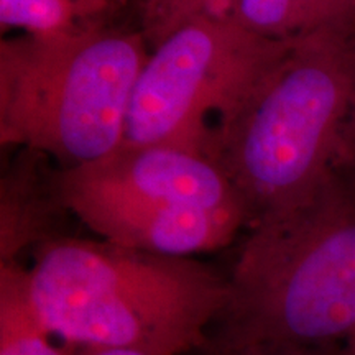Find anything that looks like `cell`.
<instances>
[{
	"instance_id": "cell-1",
	"label": "cell",
	"mask_w": 355,
	"mask_h": 355,
	"mask_svg": "<svg viewBox=\"0 0 355 355\" xmlns=\"http://www.w3.org/2000/svg\"><path fill=\"white\" fill-rule=\"evenodd\" d=\"M209 158L250 222L355 175V24L288 40L222 125Z\"/></svg>"
},
{
	"instance_id": "cell-2",
	"label": "cell",
	"mask_w": 355,
	"mask_h": 355,
	"mask_svg": "<svg viewBox=\"0 0 355 355\" xmlns=\"http://www.w3.org/2000/svg\"><path fill=\"white\" fill-rule=\"evenodd\" d=\"M28 283L38 316L58 339L150 355L206 344L229 293L227 279L189 257L79 239L44 242Z\"/></svg>"
},
{
	"instance_id": "cell-3",
	"label": "cell",
	"mask_w": 355,
	"mask_h": 355,
	"mask_svg": "<svg viewBox=\"0 0 355 355\" xmlns=\"http://www.w3.org/2000/svg\"><path fill=\"white\" fill-rule=\"evenodd\" d=\"M227 290L216 355L340 347L355 332V175L252 222Z\"/></svg>"
},
{
	"instance_id": "cell-4",
	"label": "cell",
	"mask_w": 355,
	"mask_h": 355,
	"mask_svg": "<svg viewBox=\"0 0 355 355\" xmlns=\"http://www.w3.org/2000/svg\"><path fill=\"white\" fill-rule=\"evenodd\" d=\"M148 46L144 30L125 25L74 38H3L2 145L56 158L63 168L117 152Z\"/></svg>"
},
{
	"instance_id": "cell-5",
	"label": "cell",
	"mask_w": 355,
	"mask_h": 355,
	"mask_svg": "<svg viewBox=\"0 0 355 355\" xmlns=\"http://www.w3.org/2000/svg\"><path fill=\"white\" fill-rule=\"evenodd\" d=\"M286 43L260 37L234 17L186 21L150 53L121 148L163 145L209 158L222 125Z\"/></svg>"
},
{
	"instance_id": "cell-6",
	"label": "cell",
	"mask_w": 355,
	"mask_h": 355,
	"mask_svg": "<svg viewBox=\"0 0 355 355\" xmlns=\"http://www.w3.org/2000/svg\"><path fill=\"white\" fill-rule=\"evenodd\" d=\"M63 209L112 245L148 254L189 257L220 248L248 220L241 209H201L127 196L73 183L56 171Z\"/></svg>"
},
{
	"instance_id": "cell-7",
	"label": "cell",
	"mask_w": 355,
	"mask_h": 355,
	"mask_svg": "<svg viewBox=\"0 0 355 355\" xmlns=\"http://www.w3.org/2000/svg\"><path fill=\"white\" fill-rule=\"evenodd\" d=\"M60 173L73 183L133 198L247 212L237 191L212 159L175 146L119 148L109 157L61 168Z\"/></svg>"
},
{
	"instance_id": "cell-8",
	"label": "cell",
	"mask_w": 355,
	"mask_h": 355,
	"mask_svg": "<svg viewBox=\"0 0 355 355\" xmlns=\"http://www.w3.org/2000/svg\"><path fill=\"white\" fill-rule=\"evenodd\" d=\"M135 0H0L2 30L38 38H74L122 25Z\"/></svg>"
},
{
	"instance_id": "cell-9",
	"label": "cell",
	"mask_w": 355,
	"mask_h": 355,
	"mask_svg": "<svg viewBox=\"0 0 355 355\" xmlns=\"http://www.w3.org/2000/svg\"><path fill=\"white\" fill-rule=\"evenodd\" d=\"M32 162L19 163L2 180V261H15L17 252L42 235L51 206H61L56 191V171L43 178Z\"/></svg>"
},
{
	"instance_id": "cell-10",
	"label": "cell",
	"mask_w": 355,
	"mask_h": 355,
	"mask_svg": "<svg viewBox=\"0 0 355 355\" xmlns=\"http://www.w3.org/2000/svg\"><path fill=\"white\" fill-rule=\"evenodd\" d=\"M234 19L270 40H295L355 24V0H242Z\"/></svg>"
},
{
	"instance_id": "cell-11",
	"label": "cell",
	"mask_w": 355,
	"mask_h": 355,
	"mask_svg": "<svg viewBox=\"0 0 355 355\" xmlns=\"http://www.w3.org/2000/svg\"><path fill=\"white\" fill-rule=\"evenodd\" d=\"M32 303L28 270L0 263V355H64Z\"/></svg>"
},
{
	"instance_id": "cell-12",
	"label": "cell",
	"mask_w": 355,
	"mask_h": 355,
	"mask_svg": "<svg viewBox=\"0 0 355 355\" xmlns=\"http://www.w3.org/2000/svg\"><path fill=\"white\" fill-rule=\"evenodd\" d=\"M242 0H163L152 24L144 30L150 46L199 17H234Z\"/></svg>"
},
{
	"instance_id": "cell-13",
	"label": "cell",
	"mask_w": 355,
	"mask_h": 355,
	"mask_svg": "<svg viewBox=\"0 0 355 355\" xmlns=\"http://www.w3.org/2000/svg\"><path fill=\"white\" fill-rule=\"evenodd\" d=\"M224 355H344L340 347H301V345H255Z\"/></svg>"
},
{
	"instance_id": "cell-14",
	"label": "cell",
	"mask_w": 355,
	"mask_h": 355,
	"mask_svg": "<svg viewBox=\"0 0 355 355\" xmlns=\"http://www.w3.org/2000/svg\"><path fill=\"white\" fill-rule=\"evenodd\" d=\"M137 2V12L140 17V25L141 30H145L146 26L152 24L155 15H157L159 6H162L163 0H135Z\"/></svg>"
},
{
	"instance_id": "cell-15",
	"label": "cell",
	"mask_w": 355,
	"mask_h": 355,
	"mask_svg": "<svg viewBox=\"0 0 355 355\" xmlns=\"http://www.w3.org/2000/svg\"><path fill=\"white\" fill-rule=\"evenodd\" d=\"M81 355H150L139 350L128 349H102V347H83Z\"/></svg>"
}]
</instances>
